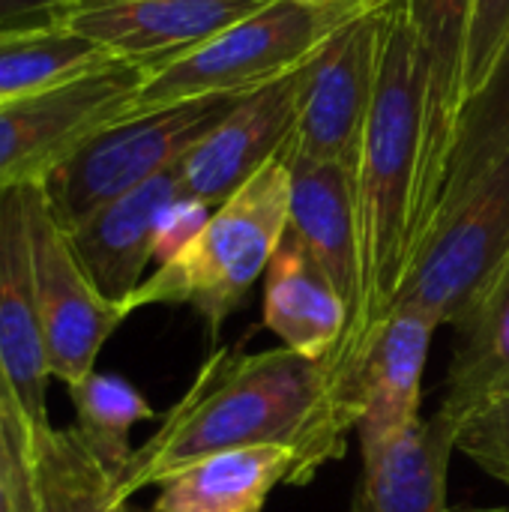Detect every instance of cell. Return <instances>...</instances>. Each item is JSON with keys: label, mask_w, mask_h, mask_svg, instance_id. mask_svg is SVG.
I'll return each instance as SVG.
<instances>
[{"label": "cell", "mask_w": 509, "mask_h": 512, "mask_svg": "<svg viewBox=\"0 0 509 512\" xmlns=\"http://www.w3.org/2000/svg\"><path fill=\"white\" fill-rule=\"evenodd\" d=\"M348 435L333 408L324 360H306L282 345L255 354L219 348L159 429L132 450L117 477V501L129 504L141 489L207 456L270 444L297 450L291 483L303 486L345 456Z\"/></svg>", "instance_id": "obj_1"}, {"label": "cell", "mask_w": 509, "mask_h": 512, "mask_svg": "<svg viewBox=\"0 0 509 512\" xmlns=\"http://www.w3.org/2000/svg\"><path fill=\"white\" fill-rule=\"evenodd\" d=\"M291 225V171L285 156L270 159L228 201H222L192 243L150 273L123 303L126 312L144 306H192L210 336L240 309Z\"/></svg>", "instance_id": "obj_2"}, {"label": "cell", "mask_w": 509, "mask_h": 512, "mask_svg": "<svg viewBox=\"0 0 509 512\" xmlns=\"http://www.w3.org/2000/svg\"><path fill=\"white\" fill-rule=\"evenodd\" d=\"M354 15L360 12L342 6L270 0L264 9L153 72L138 90L129 117L201 96L252 93L303 66Z\"/></svg>", "instance_id": "obj_3"}, {"label": "cell", "mask_w": 509, "mask_h": 512, "mask_svg": "<svg viewBox=\"0 0 509 512\" xmlns=\"http://www.w3.org/2000/svg\"><path fill=\"white\" fill-rule=\"evenodd\" d=\"M243 96L246 93L201 96L132 114L102 129L39 183L51 216L63 231H72L108 201L180 165L183 156L201 144V138L213 132Z\"/></svg>", "instance_id": "obj_4"}, {"label": "cell", "mask_w": 509, "mask_h": 512, "mask_svg": "<svg viewBox=\"0 0 509 512\" xmlns=\"http://www.w3.org/2000/svg\"><path fill=\"white\" fill-rule=\"evenodd\" d=\"M509 261V153L441 204L396 300L456 324Z\"/></svg>", "instance_id": "obj_5"}, {"label": "cell", "mask_w": 509, "mask_h": 512, "mask_svg": "<svg viewBox=\"0 0 509 512\" xmlns=\"http://www.w3.org/2000/svg\"><path fill=\"white\" fill-rule=\"evenodd\" d=\"M147 78V66L114 57L63 84L0 105V189L42 183L93 135L129 117Z\"/></svg>", "instance_id": "obj_6"}, {"label": "cell", "mask_w": 509, "mask_h": 512, "mask_svg": "<svg viewBox=\"0 0 509 512\" xmlns=\"http://www.w3.org/2000/svg\"><path fill=\"white\" fill-rule=\"evenodd\" d=\"M390 6L354 15L303 63L288 153L357 168Z\"/></svg>", "instance_id": "obj_7"}, {"label": "cell", "mask_w": 509, "mask_h": 512, "mask_svg": "<svg viewBox=\"0 0 509 512\" xmlns=\"http://www.w3.org/2000/svg\"><path fill=\"white\" fill-rule=\"evenodd\" d=\"M27 204L45 363L51 378L72 387L96 372L93 366L102 345L129 318V312L123 303L102 297L90 282L69 243V234L51 216L39 183H30Z\"/></svg>", "instance_id": "obj_8"}, {"label": "cell", "mask_w": 509, "mask_h": 512, "mask_svg": "<svg viewBox=\"0 0 509 512\" xmlns=\"http://www.w3.org/2000/svg\"><path fill=\"white\" fill-rule=\"evenodd\" d=\"M27 195L30 183L0 189V384L36 453L54 426L48 423L51 372L36 312Z\"/></svg>", "instance_id": "obj_9"}, {"label": "cell", "mask_w": 509, "mask_h": 512, "mask_svg": "<svg viewBox=\"0 0 509 512\" xmlns=\"http://www.w3.org/2000/svg\"><path fill=\"white\" fill-rule=\"evenodd\" d=\"M267 3L270 0H78L54 18L111 57L135 60L153 75Z\"/></svg>", "instance_id": "obj_10"}, {"label": "cell", "mask_w": 509, "mask_h": 512, "mask_svg": "<svg viewBox=\"0 0 509 512\" xmlns=\"http://www.w3.org/2000/svg\"><path fill=\"white\" fill-rule=\"evenodd\" d=\"M423 78V144L414 195V255L441 198L444 165L462 108V66L474 0H402ZM411 255V264H414Z\"/></svg>", "instance_id": "obj_11"}, {"label": "cell", "mask_w": 509, "mask_h": 512, "mask_svg": "<svg viewBox=\"0 0 509 512\" xmlns=\"http://www.w3.org/2000/svg\"><path fill=\"white\" fill-rule=\"evenodd\" d=\"M303 66L246 93L237 108L180 162L183 195L219 207L282 153L297 123Z\"/></svg>", "instance_id": "obj_12"}, {"label": "cell", "mask_w": 509, "mask_h": 512, "mask_svg": "<svg viewBox=\"0 0 509 512\" xmlns=\"http://www.w3.org/2000/svg\"><path fill=\"white\" fill-rule=\"evenodd\" d=\"M435 321L417 306H393L369 342L354 381L360 450L381 447L420 423L423 372Z\"/></svg>", "instance_id": "obj_13"}, {"label": "cell", "mask_w": 509, "mask_h": 512, "mask_svg": "<svg viewBox=\"0 0 509 512\" xmlns=\"http://www.w3.org/2000/svg\"><path fill=\"white\" fill-rule=\"evenodd\" d=\"M183 195L180 165L156 174L138 189L108 201L69 234V243L102 297L126 303L144 282L153 261L156 222L162 210Z\"/></svg>", "instance_id": "obj_14"}, {"label": "cell", "mask_w": 509, "mask_h": 512, "mask_svg": "<svg viewBox=\"0 0 509 512\" xmlns=\"http://www.w3.org/2000/svg\"><path fill=\"white\" fill-rule=\"evenodd\" d=\"M291 171V225L288 234L318 261L336 285L351 315L360 303V249L354 171L342 162H315L282 147Z\"/></svg>", "instance_id": "obj_15"}, {"label": "cell", "mask_w": 509, "mask_h": 512, "mask_svg": "<svg viewBox=\"0 0 509 512\" xmlns=\"http://www.w3.org/2000/svg\"><path fill=\"white\" fill-rule=\"evenodd\" d=\"M360 453L363 471L351 512H453L447 504V471L456 432L438 414Z\"/></svg>", "instance_id": "obj_16"}, {"label": "cell", "mask_w": 509, "mask_h": 512, "mask_svg": "<svg viewBox=\"0 0 509 512\" xmlns=\"http://www.w3.org/2000/svg\"><path fill=\"white\" fill-rule=\"evenodd\" d=\"M348 321L351 309L336 285L300 240L288 234L267 267L264 327L282 348L306 360H327L342 342Z\"/></svg>", "instance_id": "obj_17"}, {"label": "cell", "mask_w": 509, "mask_h": 512, "mask_svg": "<svg viewBox=\"0 0 509 512\" xmlns=\"http://www.w3.org/2000/svg\"><path fill=\"white\" fill-rule=\"evenodd\" d=\"M297 450L270 444L207 456L165 483L153 512H264L279 483H291Z\"/></svg>", "instance_id": "obj_18"}, {"label": "cell", "mask_w": 509, "mask_h": 512, "mask_svg": "<svg viewBox=\"0 0 509 512\" xmlns=\"http://www.w3.org/2000/svg\"><path fill=\"white\" fill-rule=\"evenodd\" d=\"M453 327L459 339L438 417L456 432L480 405L509 387V261Z\"/></svg>", "instance_id": "obj_19"}, {"label": "cell", "mask_w": 509, "mask_h": 512, "mask_svg": "<svg viewBox=\"0 0 509 512\" xmlns=\"http://www.w3.org/2000/svg\"><path fill=\"white\" fill-rule=\"evenodd\" d=\"M509 153V33L483 84L462 102L444 165L438 207L462 195ZM435 207V210H438ZM435 216V213H432ZM432 225V222H429Z\"/></svg>", "instance_id": "obj_20"}, {"label": "cell", "mask_w": 509, "mask_h": 512, "mask_svg": "<svg viewBox=\"0 0 509 512\" xmlns=\"http://www.w3.org/2000/svg\"><path fill=\"white\" fill-rule=\"evenodd\" d=\"M114 60L60 18L0 30V105L63 84Z\"/></svg>", "instance_id": "obj_21"}, {"label": "cell", "mask_w": 509, "mask_h": 512, "mask_svg": "<svg viewBox=\"0 0 509 512\" xmlns=\"http://www.w3.org/2000/svg\"><path fill=\"white\" fill-rule=\"evenodd\" d=\"M39 512H132L117 501L114 474L90 453L75 426L51 429L33 453Z\"/></svg>", "instance_id": "obj_22"}, {"label": "cell", "mask_w": 509, "mask_h": 512, "mask_svg": "<svg viewBox=\"0 0 509 512\" xmlns=\"http://www.w3.org/2000/svg\"><path fill=\"white\" fill-rule=\"evenodd\" d=\"M69 399L75 408L78 435L117 480L132 456L129 432L138 423L156 420L153 408L129 381L117 375H99V372H90L87 378L72 384Z\"/></svg>", "instance_id": "obj_23"}, {"label": "cell", "mask_w": 509, "mask_h": 512, "mask_svg": "<svg viewBox=\"0 0 509 512\" xmlns=\"http://www.w3.org/2000/svg\"><path fill=\"white\" fill-rule=\"evenodd\" d=\"M456 450L509 486V387L495 393L456 429Z\"/></svg>", "instance_id": "obj_24"}, {"label": "cell", "mask_w": 509, "mask_h": 512, "mask_svg": "<svg viewBox=\"0 0 509 512\" xmlns=\"http://www.w3.org/2000/svg\"><path fill=\"white\" fill-rule=\"evenodd\" d=\"M509 33V0H474L465 66H462V102L483 84Z\"/></svg>", "instance_id": "obj_25"}, {"label": "cell", "mask_w": 509, "mask_h": 512, "mask_svg": "<svg viewBox=\"0 0 509 512\" xmlns=\"http://www.w3.org/2000/svg\"><path fill=\"white\" fill-rule=\"evenodd\" d=\"M0 474L6 477L18 512L36 510V492H33V450L21 429V420L12 411V402L0 384Z\"/></svg>", "instance_id": "obj_26"}, {"label": "cell", "mask_w": 509, "mask_h": 512, "mask_svg": "<svg viewBox=\"0 0 509 512\" xmlns=\"http://www.w3.org/2000/svg\"><path fill=\"white\" fill-rule=\"evenodd\" d=\"M213 210H216V207H207L204 201H195V198H189V195H180L177 201H171V204L162 210L159 222H156L153 261H159V267H162V264H168L174 255H180V252L192 243V237L207 225V219H210Z\"/></svg>", "instance_id": "obj_27"}, {"label": "cell", "mask_w": 509, "mask_h": 512, "mask_svg": "<svg viewBox=\"0 0 509 512\" xmlns=\"http://www.w3.org/2000/svg\"><path fill=\"white\" fill-rule=\"evenodd\" d=\"M72 3L78 0H0V30L51 21L60 9Z\"/></svg>", "instance_id": "obj_28"}, {"label": "cell", "mask_w": 509, "mask_h": 512, "mask_svg": "<svg viewBox=\"0 0 509 512\" xmlns=\"http://www.w3.org/2000/svg\"><path fill=\"white\" fill-rule=\"evenodd\" d=\"M300 3H312V6H342V9H351V12H366V9L390 6L393 0H300Z\"/></svg>", "instance_id": "obj_29"}, {"label": "cell", "mask_w": 509, "mask_h": 512, "mask_svg": "<svg viewBox=\"0 0 509 512\" xmlns=\"http://www.w3.org/2000/svg\"><path fill=\"white\" fill-rule=\"evenodd\" d=\"M0 512H18V504H15V495L6 483V477L0 474Z\"/></svg>", "instance_id": "obj_30"}, {"label": "cell", "mask_w": 509, "mask_h": 512, "mask_svg": "<svg viewBox=\"0 0 509 512\" xmlns=\"http://www.w3.org/2000/svg\"><path fill=\"white\" fill-rule=\"evenodd\" d=\"M453 512H509L507 507H495V510H453Z\"/></svg>", "instance_id": "obj_31"}]
</instances>
